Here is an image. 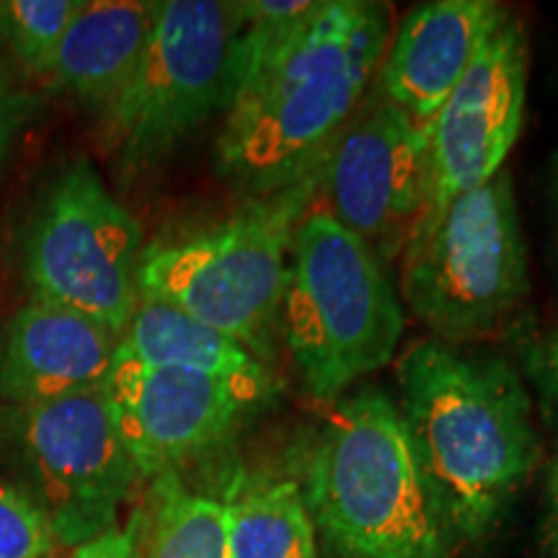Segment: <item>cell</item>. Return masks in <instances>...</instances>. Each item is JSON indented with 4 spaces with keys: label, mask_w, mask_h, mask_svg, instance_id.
Returning <instances> with one entry per match:
<instances>
[{
    "label": "cell",
    "mask_w": 558,
    "mask_h": 558,
    "mask_svg": "<svg viewBox=\"0 0 558 558\" xmlns=\"http://www.w3.org/2000/svg\"><path fill=\"white\" fill-rule=\"evenodd\" d=\"M527 68L525 26L505 11L476 60L427 122L429 197L422 218L501 171L522 130Z\"/></svg>",
    "instance_id": "obj_12"
},
{
    "label": "cell",
    "mask_w": 558,
    "mask_h": 558,
    "mask_svg": "<svg viewBox=\"0 0 558 558\" xmlns=\"http://www.w3.org/2000/svg\"><path fill=\"white\" fill-rule=\"evenodd\" d=\"M399 414L452 541H481L541 458L533 407L505 357L424 339L396 365Z\"/></svg>",
    "instance_id": "obj_2"
},
{
    "label": "cell",
    "mask_w": 558,
    "mask_h": 558,
    "mask_svg": "<svg viewBox=\"0 0 558 558\" xmlns=\"http://www.w3.org/2000/svg\"><path fill=\"white\" fill-rule=\"evenodd\" d=\"M143 230L86 158L62 169L26 230L24 275L34 303L81 313L117 337L140 300Z\"/></svg>",
    "instance_id": "obj_8"
},
{
    "label": "cell",
    "mask_w": 558,
    "mask_h": 558,
    "mask_svg": "<svg viewBox=\"0 0 558 558\" xmlns=\"http://www.w3.org/2000/svg\"><path fill=\"white\" fill-rule=\"evenodd\" d=\"M117 354L148 367L190 369L226 380L277 386L267 362L241 341L148 295H140Z\"/></svg>",
    "instance_id": "obj_16"
},
{
    "label": "cell",
    "mask_w": 558,
    "mask_h": 558,
    "mask_svg": "<svg viewBox=\"0 0 558 558\" xmlns=\"http://www.w3.org/2000/svg\"><path fill=\"white\" fill-rule=\"evenodd\" d=\"M120 337L81 313L32 303L0 331V399L13 407L68 399L107 386Z\"/></svg>",
    "instance_id": "obj_13"
},
{
    "label": "cell",
    "mask_w": 558,
    "mask_h": 558,
    "mask_svg": "<svg viewBox=\"0 0 558 558\" xmlns=\"http://www.w3.org/2000/svg\"><path fill=\"white\" fill-rule=\"evenodd\" d=\"M318 177L264 194L226 220L179 239L156 241L140 256V295L213 326L256 357L267 354L282 308L292 235L316 197Z\"/></svg>",
    "instance_id": "obj_5"
},
{
    "label": "cell",
    "mask_w": 558,
    "mask_h": 558,
    "mask_svg": "<svg viewBox=\"0 0 558 558\" xmlns=\"http://www.w3.org/2000/svg\"><path fill=\"white\" fill-rule=\"evenodd\" d=\"M158 11L153 0H83L54 54L52 81L88 107L107 109L143 60Z\"/></svg>",
    "instance_id": "obj_15"
},
{
    "label": "cell",
    "mask_w": 558,
    "mask_h": 558,
    "mask_svg": "<svg viewBox=\"0 0 558 558\" xmlns=\"http://www.w3.org/2000/svg\"><path fill=\"white\" fill-rule=\"evenodd\" d=\"M83 0H0V37L34 73L50 75L54 54Z\"/></svg>",
    "instance_id": "obj_19"
},
{
    "label": "cell",
    "mask_w": 558,
    "mask_h": 558,
    "mask_svg": "<svg viewBox=\"0 0 558 558\" xmlns=\"http://www.w3.org/2000/svg\"><path fill=\"white\" fill-rule=\"evenodd\" d=\"M300 488L333 558H448L456 546L399 407L378 388L333 401Z\"/></svg>",
    "instance_id": "obj_3"
},
{
    "label": "cell",
    "mask_w": 558,
    "mask_h": 558,
    "mask_svg": "<svg viewBox=\"0 0 558 558\" xmlns=\"http://www.w3.org/2000/svg\"><path fill=\"white\" fill-rule=\"evenodd\" d=\"M68 558H140L135 520H130V525L124 530L114 527L111 533H104L99 538L73 548V554Z\"/></svg>",
    "instance_id": "obj_22"
},
{
    "label": "cell",
    "mask_w": 558,
    "mask_h": 558,
    "mask_svg": "<svg viewBox=\"0 0 558 558\" xmlns=\"http://www.w3.org/2000/svg\"><path fill=\"white\" fill-rule=\"evenodd\" d=\"M54 548L58 541L37 499L0 478V558H52Z\"/></svg>",
    "instance_id": "obj_20"
},
{
    "label": "cell",
    "mask_w": 558,
    "mask_h": 558,
    "mask_svg": "<svg viewBox=\"0 0 558 558\" xmlns=\"http://www.w3.org/2000/svg\"><path fill=\"white\" fill-rule=\"evenodd\" d=\"M239 3L166 0L143 60L101 109L104 135L124 166L171 156L233 96Z\"/></svg>",
    "instance_id": "obj_7"
},
{
    "label": "cell",
    "mask_w": 558,
    "mask_h": 558,
    "mask_svg": "<svg viewBox=\"0 0 558 558\" xmlns=\"http://www.w3.org/2000/svg\"><path fill=\"white\" fill-rule=\"evenodd\" d=\"M279 318L303 386L324 403L386 367L403 333L399 295L378 254L313 205L292 235Z\"/></svg>",
    "instance_id": "obj_4"
},
{
    "label": "cell",
    "mask_w": 558,
    "mask_h": 558,
    "mask_svg": "<svg viewBox=\"0 0 558 558\" xmlns=\"http://www.w3.org/2000/svg\"><path fill=\"white\" fill-rule=\"evenodd\" d=\"M13 128H16V107H13L11 90L5 86L3 75H0V163H3L5 153H9Z\"/></svg>",
    "instance_id": "obj_24"
},
{
    "label": "cell",
    "mask_w": 558,
    "mask_h": 558,
    "mask_svg": "<svg viewBox=\"0 0 558 558\" xmlns=\"http://www.w3.org/2000/svg\"><path fill=\"white\" fill-rule=\"evenodd\" d=\"M132 520L140 558H230L226 501L186 488L179 473L153 478L148 505Z\"/></svg>",
    "instance_id": "obj_18"
},
{
    "label": "cell",
    "mask_w": 558,
    "mask_h": 558,
    "mask_svg": "<svg viewBox=\"0 0 558 558\" xmlns=\"http://www.w3.org/2000/svg\"><path fill=\"white\" fill-rule=\"evenodd\" d=\"M501 13L505 9L492 0L418 5L390 34L373 86L416 122H429L476 60Z\"/></svg>",
    "instance_id": "obj_14"
},
{
    "label": "cell",
    "mask_w": 558,
    "mask_h": 558,
    "mask_svg": "<svg viewBox=\"0 0 558 558\" xmlns=\"http://www.w3.org/2000/svg\"><path fill=\"white\" fill-rule=\"evenodd\" d=\"M541 548L546 558H558V456L546 465V488H543V522Z\"/></svg>",
    "instance_id": "obj_23"
},
{
    "label": "cell",
    "mask_w": 558,
    "mask_h": 558,
    "mask_svg": "<svg viewBox=\"0 0 558 558\" xmlns=\"http://www.w3.org/2000/svg\"><path fill=\"white\" fill-rule=\"evenodd\" d=\"M316 194L380 262L401 254L429 197L427 122L367 90L318 166Z\"/></svg>",
    "instance_id": "obj_10"
},
{
    "label": "cell",
    "mask_w": 558,
    "mask_h": 558,
    "mask_svg": "<svg viewBox=\"0 0 558 558\" xmlns=\"http://www.w3.org/2000/svg\"><path fill=\"white\" fill-rule=\"evenodd\" d=\"M401 292L435 339L501 329L527 298V248L505 171L418 218L401 251Z\"/></svg>",
    "instance_id": "obj_6"
},
{
    "label": "cell",
    "mask_w": 558,
    "mask_h": 558,
    "mask_svg": "<svg viewBox=\"0 0 558 558\" xmlns=\"http://www.w3.org/2000/svg\"><path fill=\"white\" fill-rule=\"evenodd\" d=\"M527 373L543 401L558 414V329L533 341L527 352Z\"/></svg>",
    "instance_id": "obj_21"
},
{
    "label": "cell",
    "mask_w": 558,
    "mask_h": 558,
    "mask_svg": "<svg viewBox=\"0 0 558 558\" xmlns=\"http://www.w3.org/2000/svg\"><path fill=\"white\" fill-rule=\"evenodd\" d=\"M226 507L230 558H318L316 527L298 481L246 476Z\"/></svg>",
    "instance_id": "obj_17"
},
{
    "label": "cell",
    "mask_w": 558,
    "mask_h": 558,
    "mask_svg": "<svg viewBox=\"0 0 558 558\" xmlns=\"http://www.w3.org/2000/svg\"><path fill=\"white\" fill-rule=\"evenodd\" d=\"M104 390L140 478L153 481L226 442L277 386L148 367L117 354Z\"/></svg>",
    "instance_id": "obj_11"
},
{
    "label": "cell",
    "mask_w": 558,
    "mask_h": 558,
    "mask_svg": "<svg viewBox=\"0 0 558 558\" xmlns=\"http://www.w3.org/2000/svg\"><path fill=\"white\" fill-rule=\"evenodd\" d=\"M9 429L37 486L54 541L68 548L111 533L140 478L107 390L16 407Z\"/></svg>",
    "instance_id": "obj_9"
},
{
    "label": "cell",
    "mask_w": 558,
    "mask_h": 558,
    "mask_svg": "<svg viewBox=\"0 0 558 558\" xmlns=\"http://www.w3.org/2000/svg\"><path fill=\"white\" fill-rule=\"evenodd\" d=\"M393 34L390 5L324 0L279 50L235 75L218 140L220 171L254 197L318 177Z\"/></svg>",
    "instance_id": "obj_1"
}]
</instances>
